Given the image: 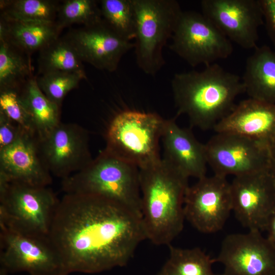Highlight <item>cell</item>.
I'll return each mask as SVG.
<instances>
[{
	"mask_svg": "<svg viewBox=\"0 0 275 275\" xmlns=\"http://www.w3.org/2000/svg\"><path fill=\"white\" fill-rule=\"evenodd\" d=\"M48 237L69 274L126 265L146 239L142 218L125 206L92 195L65 194Z\"/></svg>",
	"mask_w": 275,
	"mask_h": 275,
	"instance_id": "6da1fadb",
	"label": "cell"
},
{
	"mask_svg": "<svg viewBox=\"0 0 275 275\" xmlns=\"http://www.w3.org/2000/svg\"><path fill=\"white\" fill-rule=\"evenodd\" d=\"M205 67L201 71L176 73L171 87L177 116L185 115L191 126L208 130L232 110L245 89L238 75L216 63Z\"/></svg>",
	"mask_w": 275,
	"mask_h": 275,
	"instance_id": "7a4b0ae2",
	"label": "cell"
},
{
	"mask_svg": "<svg viewBox=\"0 0 275 275\" xmlns=\"http://www.w3.org/2000/svg\"><path fill=\"white\" fill-rule=\"evenodd\" d=\"M188 179L162 158L139 169L142 221L153 244L169 245L182 231Z\"/></svg>",
	"mask_w": 275,
	"mask_h": 275,
	"instance_id": "3957f363",
	"label": "cell"
},
{
	"mask_svg": "<svg viewBox=\"0 0 275 275\" xmlns=\"http://www.w3.org/2000/svg\"><path fill=\"white\" fill-rule=\"evenodd\" d=\"M62 188L65 194L111 200L141 217L139 169L105 149L86 168L62 179Z\"/></svg>",
	"mask_w": 275,
	"mask_h": 275,
	"instance_id": "277c9868",
	"label": "cell"
},
{
	"mask_svg": "<svg viewBox=\"0 0 275 275\" xmlns=\"http://www.w3.org/2000/svg\"><path fill=\"white\" fill-rule=\"evenodd\" d=\"M165 120L155 113L121 111L108 125L104 149L139 169L152 166L161 159L159 143Z\"/></svg>",
	"mask_w": 275,
	"mask_h": 275,
	"instance_id": "5b68a950",
	"label": "cell"
},
{
	"mask_svg": "<svg viewBox=\"0 0 275 275\" xmlns=\"http://www.w3.org/2000/svg\"><path fill=\"white\" fill-rule=\"evenodd\" d=\"M60 199L48 186L0 182V227L48 236Z\"/></svg>",
	"mask_w": 275,
	"mask_h": 275,
	"instance_id": "8992f818",
	"label": "cell"
},
{
	"mask_svg": "<svg viewBox=\"0 0 275 275\" xmlns=\"http://www.w3.org/2000/svg\"><path fill=\"white\" fill-rule=\"evenodd\" d=\"M135 13L134 48L138 67L155 75L165 64L163 48L183 12L175 0H133Z\"/></svg>",
	"mask_w": 275,
	"mask_h": 275,
	"instance_id": "52a82bcc",
	"label": "cell"
},
{
	"mask_svg": "<svg viewBox=\"0 0 275 275\" xmlns=\"http://www.w3.org/2000/svg\"><path fill=\"white\" fill-rule=\"evenodd\" d=\"M170 48L192 67L205 66L228 58L232 42L202 13L183 11Z\"/></svg>",
	"mask_w": 275,
	"mask_h": 275,
	"instance_id": "ba28073f",
	"label": "cell"
},
{
	"mask_svg": "<svg viewBox=\"0 0 275 275\" xmlns=\"http://www.w3.org/2000/svg\"><path fill=\"white\" fill-rule=\"evenodd\" d=\"M0 229L1 267L9 273L68 275L60 253L48 236L26 235Z\"/></svg>",
	"mask_w": 275,
	"mask_h": 275,
	"instance_id": "9c48e42d",
	"label": "cell"
},
{
	"mask_svg": "<svg viewBox=\"0 0 275 275\" xmlns=\"http://www.w3.org/2000/svg\"><path fill=\"white\" fill-rule=\"evenodd\" d=\"M205 145L214 174L234 177L270 169L269 147L241 134L221 132Z\"/></svg>",
	"mask_w": 275,
	"mask_h": 275,
	"instance_id": "30bf717a",
	"label": "cell"
},
{
	"mask_svg": "<svg viewBox=\"0 0 275 275\" xmlns=\"http://www.w3.org/2000/svg\"><path fill=\"white\" fill-rule=\"evenodd\" d=\"M232 211L230 183L226 177L205 176L188 187L185 218L200 232L209 234L222 229Z\"/></svg>",
	"mask_w": 275,
	"mask_h": 275,
	"instance_id": "8fae6325",
	"label": "cell"
},
{
	"mask_svg": "<svg viewBox=\"0 0 275 275\" xmlns=\"http://www.w3.org/2000/svg\"><path fill=\"white\" fill-rule=\"evenodd\" d=\"M38 146L51 174L62 179L81 171L93 159L89 132L75 123L60 122L43 139L38 140Z\"/></svg>",
	"mask_w": 275,
	"mask_h": 275,
	"instance_id": "7c38bea8",
	"label": "cell"
},
{
	"mask_svg": "<svg viewBox=\"0 0 275 275\" xmlns=\"http://www.w3.org/2000/svg\"><path fill=\"white\" fill-rule=\"evenodd\" d=\"M230 187L237 220L249 230L264 231L275 210V181L270 169L234 177Z\"/></svg>",
	"mask_w": 275,
	"mask_h": 275,
	"instance_id": "4fadbf2b",
	"label": "cell"
},
{
	"mask_svg": "<svg viewBox=\"0 0 275 275\" xmlns=\"http://www.w3.org/2000/svg\"><path fill=\"white\" fill-rule=\"evenodd\" d=\"M214 259L223 275H275V248L259 231L226 236Z\"/></svg>",
	"mask_w": 275,
	"mask_h": 275,
	"instance_id": "5bb4252c",
	"label": "cell"
},
{
	"mask_svg": "<svg viewBox=\"0 0 275 275\" xmlns=\"http://www.w3.org/2000/svg\"><path fill=\"white\" fill-rule=\"evenodd\" d=\"M202 13L231 42L255 48L264 23L260 0H202Z\"/></svg>",
	"mask_w": 275,
	"mask_h": 275,
	"instance_id": "9a60e30c",
	"label": "cell"
},
{
	"mask_svg": "<svg viewBox=\"0 0 275 275\" xmlns=\"http://www.w3.org/2000/svg\"><path fill=\"white\" fill-rule=\"evenodd\" d=\"M83 62L102 70L114 72L134 43L112 29L102 19L94 24L70 30L64 35Z\"/></svg>",
	"mask_w": 275,
	"mask_h": 275,
	"instance_id": "2e32d148",
	"label": "cell"
},
{
	"mask_svg": "<svg viewBox=\"0 0 275 275\" xmlns=\"http://www.w3.org/2000/svg\"><path fill=\"white\" fill-rule=\"evenodd\" d=\"M51 174L40 153L37 136L22 129L15 141L0 150V182L48 186Z\"/></svg>",
	"mask_w": 275,
	"mask_h": 275,
	"instance_id": "e0dca14e",
	"label": "cell"
},
{
	"mask_svg": "<svg viewBox=\"0 0 275 275\" xmlns=\"http://www.w3.org/2000/svg\"><path fill=\"white\" fill-rule=\"evenodd\" d=\"M213 129L216 133L244 135L270 147L275 144V104L250 98L243 100Z\"/></svg>",
	"mask_w": 275,
	"mask_h": 275,
	"instance_id": "ac0fdd59",
	"label": "cell"
},
{
	"mask_svg": "<svg viewBox=\"0 0 275 275\" xmlns=\"http://www.w3.org/2000/svg\"><path fill=\"white\" fill-rule=\"evenodd\" d=\"M161 140L162 158L188 178L199 179L206 176L205 145L197 140L190 129L180 127L175 118L167 119Z\"/></svg>",
	"mask_w": 275,
	"mask_h": 275,
	"instance_id": "d6986e66",
	"label": "cell"
},
{
	"mask_svg": "<svg viewBox=\"0 0 275 275\" xmlns=\"http://www.w3.org/2000/svg\"><path fill=\"white\" fill-rule=\"evenodd\" d=\"M61 32L56 21L19 20L0 16V41L11 44L31 57L59 37Z\"/></svg>",
	"mask_w": 275,
	"mask_h": 275,
	"instance_id": "ffe728a7",
	"label": "cell"
},
{
	"mask_svg": "<svg viewBox=\"0 0 275 275\" xmlns=\"http://www.w3.org/2000/svg\"><path fill=\"white\" fill-rule=\"evenodd\" d=\"M241 79L249 98L275 104V50L257 46L246 60Z\"/></svg>",
	"mask_w": 275,
	"mask_h": 275,
	"instance_id": "44dd1931",
	"label": "cell"
},
{
	"mask_svg": "<svg viewBox=\"0 0 275 275\" xmlns=\"http://www.w3.org/2000/svg\"><path fill=\"white\" fill-rule=\"evenodd\" d=\"M21 101L32 120L37 137L43 139L61 122L60 109L42 92L33 75L21 87Z\"/></svg>",
	"mask_w": 275,
	"mask_h": 275,
	"instance_id": "7402d4cb",
	"label": "cell"
},
{
	"mask_svg": "<svg viewBox=\"0 0 275 275\" xmlns=\"http://www.w3.org/2000/svg\"><path fill=\"white\" fill-rule=\"evenodd\" d=\"M38 52L37 68L40 75L65 71L79 73L87 78L83 62L65 36H59Z\"/></svg>",
	"mask_w": 275,
	"mask_h": 275,
	"instance_id": "603a6c76",
	"label": "cell"
},
{
	"mask_svg": "<svg viewBox=\"0 0 275 275\" xmlns=\"http://www.w3.org/2000/svg\"><path fill=\"white\" fill-rule=\"evenodd\" d=\"M168 246L169 257L156 275H223L213 272L214 258L200 248Z\"/></svg>",
	"mask_w": 275,
	"mask_h": 275,
	"instance_id": "cb8c5ba5",
	"label": "cell"
},
{
	"mask_svg": "<svg viewBox=\"0 0 275 275\" xmlns=\"http://www.w3.org/2000/svg\"><path fill=\"white\" fill-rule=\"evenodd\" d=\"M33 75L31 57L0 41V90L18 91Z\"/></svg>",
	"mask_w": 275,
	"mask_h": 275,
	"instance_id": "d4e9b609",
	"label": "cell"
},
{
	"mask_svg": "<svg viewBox=\"0 0 275 275\" xmlns=\"http://www.w3.org/2000/svg\"><path fill=\"white\" fill-rule=\"evenodd\" d=\"M61 1L1 0V16L24 21L55 22Z\"/></svg>",
	"mask_w": 275,
	"mask_h": 275,
	"instance_id": "484cf974",
	"label": "cell"
},
{
	"mask_svg": "<svg viewBox=\"0 0 275 275\" xmlns=\"http://www.w3.org/2000/svg\"><path fill=\"white\" fill-rule=\"evenodd\" d=\"M102 19L116 33L131 41L135 34V13L133 0L99 1Z\"/></svg>",
	"mask_w": 275,
	"mask_h": 275,
	"instance_id": "4316f807",
	"label": "cell"
},
{
	"mask_svg": "<svg viewBox=\"0 0 275 275\" xmlns=\"http://www.w3.org/2000/svg\"><path fill=\"white\" fill-rule=\"evenodd\" d=\"M95 0L61 1L56 23L62 30L74 24L89 25L102 20L99 2Z\"/></svg>",
	"mask_w": 275,
	"mask_h": 275,
	"instance_id": "83f0119b",
	"label": "cell"
},
{
	"mask_svg": "<svg viewBox=\"0 0 275 275\" xmlns=\"http://www.w3.org/2000/svg\"><path fill=\"white\" fill-rule=\"evenodd\" d=\"M83 79L87 78L79 73L65 71L52 72L37 77L41 90L60 108L67 93L76 88Z\"/></svg>",
	"mask_w": 275,
	"mask_h": 275,
	"instance_id": "f1b7e54d",
	"label": "cell"
},
{
	"mask_svg": "<svg viewBox=\"0 0 275 275\" xmlns=\"http://www.w3.org/2000/svg\"><path fill=\"white\" fill-rule=\"evenodd\" d=\"M0 109L23 129L36 135L31 117L20 100L18 91L0 90Z\"/></svg>",
	"mask_w": 275,
	"mask_h": 275,
	"instance_id": "f546056e",
	"label": "cell"
},
{
	"mask_svg": "<svg viewBox=\"0 0 275 275\" xmlns=\"http://www.w3.org/2000/svg\"><path fill=\"white\" fill-rule=\"evenodd\" d=\"M22 129L0 109V150L13 143Z\"/></svg>",
	"mask_w": 275,
	"mask_h": 275,
	"instance_id": "4dcf8cb0",
	"label": "cell"
},
{
	"mask_svg": "<svg viewBox=\"0 0 275 275\" xmlns=\"http://www.w3.org/2000/svg\"><path fill=\"white\" fill-rule=\"evenodd\" d=\"M264 22L269 37L275 48V0H260Z\"/></svg>",
	"mask_w": 275,
	"mask_h": 275,
	"instance_id": "1f68e13d",
	"label": "cell"
},
{
	"mask_svg": "<svg viewBox=\"0 0 275 275\" xmlns=\"http://www.w3.org/2000/svg\"><path fill=\"white\" fill-rule=\"evenodd\" d=\"M264 231L266 232V237L275 248V210L269 217Z\"/></svg>",
	"mask_w": 275,
	"mask_h": 275,
	"instance_id": "d6a6232c",
	"label": "cell"
},
{
	"mask_svg": "<svg viewBox=\"0 0 275 275\" xmlns=\"http://www.w3.org/2000/svg\"><path fill=\"white\" fill-rule=\"evenodd\" d=\"M270 170L275 181V144L269 147Z\"/></svg>",
	"mask_w": 275,
	"mask_h": 275,
	"instance_id": "836d02e7",
	"label": "cell"
},
{
	"mask_svg": "<svg viewBox=\"0 0 275 275\" xmlns=\"http://www.w3.org/2000/svg\"><path fill=\"white\" fill-rule=\"evenodd\" d=\"M9 272L4 268L1 267L0 268V275H9Z\"/></svg>",
	"mask_w": 275,
	"mask_h": 275,
	"instance_id": "e575fe53",
	"label": "cell"
},
{
	"mask_svg": "<svg viewBox=\"0 0 275 275\" xmlns=\"http://www.w3.org/2000/svg\"><path fill=\"white\" fill-rule=\"evenodd\" d=\"M61 275H68V274H61Z\"/></svg>",
	"mask_w": 275,
	"mask_h": 275,
	"instance_id": "d590c367",
	"label": "cell"
}]
</instances>
